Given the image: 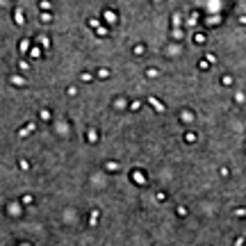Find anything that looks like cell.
<instances>
[{
    "label": "cell",
    "mask_w": 246,
    "mask_h": 246,
    "mask_svg": "<svg viewBox=\"0 0 246 246\" xmlns=\"http://www.w3.org/2000/svg\"><path fill=\"white\" fill-rule=\"evenodd\" d=\"M32 128H34V125H27V128H25V130H20V132H18V134H20V137H25V134H27V132H32Z\"/></svg>",
    "instance_id": "6da1fadb"
},
{
    "label": "cell",
    "mask_w": 246,
    "mask_h": 246,
    "mask_svg": "<svg viewBox=\"0 0 246 246\" xmlns=\"http://www.w3.org/2000/svg\"><path fill=\"white\" fill-rule=\"evenodd\" d=\"M11 82H14V84H25V80H23V77H11Z\"/></svg>",
    "instance_id": "7a4b0ae2"
}]
</instances>
